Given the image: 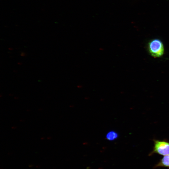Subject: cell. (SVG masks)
I'll list each match as a JSON object with an SVG mask.
<instances>
[{"label": "cell", "instance_id": "obj_1", "mask_svg": "<svg viewBox=\"0 0 169 169\" xmlns=\"http://www.w3.org/2000/svg\"><path fill=\"white\" fill-rule=\"evenodd\" d=\"M148 49L150 54L157 58L161 56L164 53V47L161 41L158 39H154L148 43Z\"/></svg>", "mask_w": 169, "mask_h": 169}, {"label": "cell", "instance_id": "obj_2", "mask_svg": "<svg viewBox=\"0 0 169 169\" xmlns=\"http://www.w3.org/2000/svg\"><path fill=\"white\" fill-rule=\"evenodd\" d=\"M156 153L166 156L169 155V143L165 141H155L152 154Z\"/></svg>", "mask_w": 169, "mask_h": 169}, {"label": "cell", "instance_id": "obj_3", "mask_svg": "<svg viewBox=\"0 0 169 169\" xmlns=\"http://www.w3.org/2000/svg\"><path fill=\"white\" fill-rule=\"evenodd\" d=\"M160 167H169V155L165 156L155 166L156 168Z\"/></svg>", "mask_w": 169, "mask_h": 169}, {"label": "cell", "instance_id": "obj_4", "mask_svg": "<svg viewBox=\"0 0 169 169\" xmlns=\"http://www.w3.org/2000/svg\"><path fill=\"white\" fill-rule=\"evenodd\" d=\"M118 136L117 134L115 132L111 131L106 135V138L110 140H112L116 139Z\"/></svg>", "mask_w": 169, "mask_h": 169}]
</instances>
